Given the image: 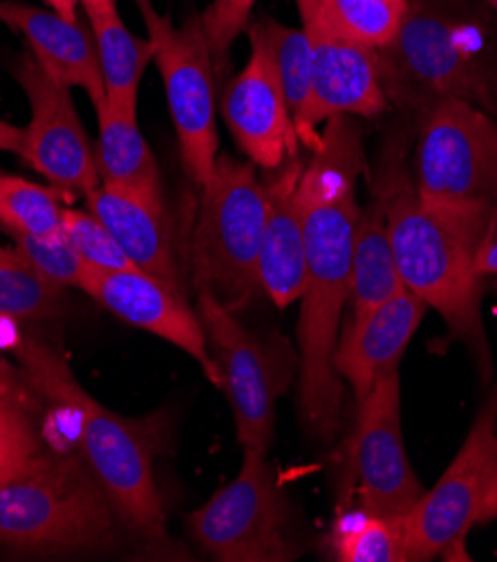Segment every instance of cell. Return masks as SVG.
<instances>
[{
    "instance_id": "6da1fadb",
    "label": "cell",
    "mask_w": 497,
    "mask_h": 562,
    "mask_svg": "<svg viewBox=\"0 0 497 562\" xmlns=\"http://www.w3.org/2000/svg\"><path fill=\"white\" fill-rule=\"evenodd\" d=\"M359 171V131L348 115L331 117L298 184L305 236L298 408L305 424L320 437L335 435L341 422L343 379L335 368V355L341 314L352 292V256L361 215Z\"/></svg>"
},
{
    "instance_id": "7a4b0ae2",
    "label": "cell",
    "mask_w": 497,
    "mask_h": 562,
    "mask_svg": "<svg viewBox=\"0 0 497 562\" xmlns=\"http://www.w3.org/2000/svg\"><path fill=\"white\" fill-rule=\"evenodd\" d=\"M388 161L376 182L402 283L439 312L451 331L488 368L477 251L493 204L426 202Z\"/></svg>"
},
{
    "instance_id": "3957f363",
    "label": "cell",
    "mask_w": 497,
    "mask_h": 562,
    "mask_svg": "<svg viewBox=\"0 0 497 562\" xmlns=\"http://www.w3.org/2000/svg\"><path fill=\"white\" fill-rule=\"evenodd\" d=\"M379 54L383 92L402 110L464 99L497 120V61L490 30L468 0H410L395 41Z\"/></svg>"
},
{
    "instance_id": "277c9868",
    "label": "cell",
    "mask_w": 497,
    "mask_h": 562,
    "mask_svg": "<svg viewBox=\"0 0 497 562\" xmlns=\"http://www.w3.org/2000/svg\"><path fill=\"white\" fill-rule=\"evenodd\" d=\"M19 357L34 387L75 413L79 451L122 520L148 540H163L166 516L153 462L159 448V419H128L101 406L77 383L61 357L25 341Z\"/></svg>"
},
{
    "instance_id": "5b68a950",
    "label": "cell",
    "mask_w": 497,
    "mask_h": 562,
    "mask_svg": "<svg viewBox=\"0 0 497 562\" xmlns=\"http://www.w3.org/2000/svg\"><path fill=\"white\" fill-rule=\"evenodd\" d=\"M120 516L83 458L47 448L0 484V544L23 553L75 555L117 544Z\"/></svg>"
},
{
    "instance_id": "8992f818",
    "label": "cell",
    "mask_w": 497,
    "mask_h": 562,
    "mask_svg": "<svg viewBox=\"0 0 497 562\" xmlns=\"http://www.w3.org/2000/svg\"><path fill=\"white\" fill-rule=\"evenodd\" d=\"M200 215L193 236L195 290H208L231 312L260 292V249L269 215V189L256 166L217 157L200 189Z\"/></svg>"
},
{
    "instance_id": "52a82bcc",
    "label": "cell",
    "mask_w": 497,
    "mask_h": 562,
    "mask_svg": "<svg viewBox=\"0 0 497 562\" xmlns=\"http://www.w3.org/2000/svg\"><path fill=\"white\" fill-rule=\"evenodd\" d=\"M287 525L285 493L260 448H245L238 475L187 518L197 547L225 562L294 560L298 549Z\"/></svg>"
},
{
    "instance_id": "ba28073f",
    "label": "cell",
    "mask_w": 497,
    "mask_h": 562,
    "mask_svg": "<svg viewBox=\"0 0 497 562\" xmlns=\"http://www.w3.org/2000/svg\"><path fill=\"white\" fill-rule=\"evenodd\" d=\"M135 3L155 49L153 61L163 79L184 171L202 189L217 159L213 54L202 16L193 14L182 27H176L150 0Z\"/></svg>"
},
{
    "instance_id": "9c48e42d",
    "label": "cell",
    "mask_w": 497,
    "mask_h": 562,
    "mask_svg": "<svg viewBox=\"0 0 497 562\" xmlns=\"http://www.w3.org/2000/svg\"><path fill=\"white\" fill-rule=\"evenodd\" d=\"M417 195L439 204L497 202V120L464 99L421 112Z\"/></svg>"
},
{
    "instance_id": "30bf717a",
    "label": "cell",
    "mask_w": 497,
    "mask_h": 562,
    "mask_svg": "<svg viewBox=\"0 0 497 562\" xmlns=\"http://www.w3.org/2000/svg\"><path fill=\"white\" fill-rule=\"evenodd\" d=\"M495 464L497 397H490L447 473L404 518L406 560L421 562L441 553L451 560L466 558L464 538L477 522L482 495Z\"/></svg>"
},
{
    "instance_id": "8fae6325",
    "label": "cell",
    "mask_w": 497,
    "mask_h": 562,
    "mask_svg": "<svg viewBox=\"0 0 497 562\" xmlns=\"http://www.w3.org/2000/svg\"><path fill=\"white\" fill-rule=\"evenodd\" d=\"M195 312L204 327L208 350L223 370V387L234 413L236 435L242 448H271L275 426V402L290 383L275 355L253 331H249L225 303L208 290H195Z\"/></svg>"
},
{
    "instance_id": "7c38bea8",
    "label": "cell",
    "mask_w": 497,
    "mask_h": 562,
    "mask_svg": "<svg viewBox=\"0 0 497 562\" xmlns=\"http://www.w3.org/2000/svg\"><path fill=\"white\" fill-rule=\"evenodd\" d=\"M14 79L30 101V124L25 126L23 159L52 187L70 195H88L101 180L94 164V148L83 131L70 88L54 79L36 56L23 54L14 66Z\"/></svg>"
},
{
    "instance_id": "4fadbf2b",
    "label": "cell",
    "mask_w": 497,
    "mask_h": 562,
    "mask_svg": "<svg viewBox=\"0 0 497 562\" xmlns=\"http://www.w3.org/2000/svg\"><path fill=\"white\" fill-rule=\"evenodd\" d=\"M354 469L361 509L376 516L404 522L426 493L404 448L399 368L381 374L359 402Z\"/></svg>"
},
{
    "instance_id": "5bb4252c",
    "label": "cell",
    "mask_w": 497,
    "mask_h": 562,
    "mask_svg": "<svg viewBox=\"0 0 497 562\" xmlns=\"http://www.w3.org/2000/svg\"><path fill=\"white\" fill-rule=\"evenodd\" d=\"M312 49L314 117L320 124L331 117H374L388 105L383 92L379 54L350 41L331 25L323 0H296Z\"/></svg>"
},
{
    "instance_id": "9a60e30c",
    "label": "cell",
    "mask_w": 497,
    "mask_h": 562,
    "mask_svg": "<svg viewBox=\"0 0 497 562\" xmlns=\"http://www.w3.org/2000/svg\"><path fill=\"white\" fill-rule=\"evenodd\" d=\"M81 290L122 321L159 336L193 357L206 379L223 387V370L208 350L204 327L197 312L191 310L187 294L163 285L161 280L137 267L120 271L88 269Z\"/></svg>"
},
{
    "instance_id": "2e32d148",
    "label": "cell",
    "mask_w": 497,
    "mask_h": 562,
    "mask_svg": "<svg viewBox=\"0 0 497 562\" xmlns=\"http://www.w3.org/2000/svg\"><path fill=\"white\" fill-rule=\"evenodd\" d=\"M251 56L223 99L225 122L253 166L275 171L294 159L301 146L292 112L275 70L271 47L249 32Z\"/></svg>"
},
{
    "instance_id": "e0dca14e",
    "label": "cell",
    "mask_w": 497,
    "mask_h": 562,
    "mask_svg": "<svg viewBox=\"0 0 497 562\" xmlns=\"http://www.w3.org/2000/svg\"><path fill=\"white\" fill-rule=\"evenodd\" d=\"M426 314V303L406 288L370 312L348 321L335 355V368L357 400H365L376 379L397 370Z\"/></svg>"
},
{
    "instance_id": "ac0fdd59",
    "label": "cell",
    "mask_w": 497,
    "mask_h": 562,
    "mask_svg": "<svg viewBox=\"0 0 497 562\" xmlns=\"http://www.w3.org/2000/svg\"><path fill=\"white\" fill-rule=\"evenodd\" d=\"M0 23L23 34L36 61L68 88L88 92L94 110L105 103V88L92 30L21 0H0Z\"/></svg>"
},
{
    "instance_id": "d6986e66",
    "label": "cell",
    "mask_w": 497,
    "mask_h": 562,
    "mask_svg": "<svg viewBox=\"0 0 497 562\" xmlns=\"http://www.w3.org/2000/svg\"><path fill=\"white\" fill-rule=\"evenodd\" d=\"M303 164L285 161L281 176L269 189V215L260 249V290L275 307H290L305 285V236H303Z\"/></svg>"
},
{
    "instance_id": "ffe728a7",
    "label": "cell",
    "mask_w": 497,
    "mask_h": 562,
    "mask_svg": "<svg viewBox=\"0 0 497 562\" xmlns=\"http://www.w3.org/2000/svg\"><path fill=\"white\" fill-rule=\"evenodd\" d=\"M86 200L88 211L115 236L133 267L184 294L163 206L135 191L110 184H99Z\"/></svg>"
},
{
    "instance_id": "44dd1931",
    "label": "cell",
    "mask_w": 497,
    "mask_h": 562,
    "mask_svg": "<svg viewBox=\"0 0 497 562\" xmlns=\"http://www.w3.org/2000/svg\"><path fill=\"white\" fill-rule=\"evenodd\" d=\"M99 139L94 164L101 184L122 187L163 206L155 155L137 126V112L105 101L97 110Z\"/></svg>"
},
{
    "instance_id": "7402d4cb",
    "label": "cell",
    "mask_w": 497,
    "mask_h": 562,
    "mask_svg": "<svg viewBox=\"0 0 497 562\" xmlns=\"http://www.w3.org/2000/svg\"><path fill=\"white\" fill-rule=\"evenodd\" d=\"M81 8L94 36L105 101L137 112L142 79L155 56L150 38H139L126 27L117 0H81Z\"/></svg>"
},
{
    "instance_id": "603a6c76",
    "label": "cell",
    "mask_w": 497,
    "mask_h": 562,
    "mask_svg": "<svg viewBox=\"0 0 497 562\" xmlns=\"http://www.w3.org/2000/svg\"><path fill=\"white\" fill-rule=\"evenodd\" d=\"M404 290L402 276L397 271L391 236L388 217H385V204L381 193L374 189V195L365 209H361L354 256H352V292H350V318L361 316L395 296Z\"/></svg>"
},
{
    "instance_id": "cb8c5ba5",
    "label": "cell",
    "mask_w": 497,
    "mask_h": 562,
    "mask_svg": "<svg viewBox=\"0 0 497 562\" xmlns=\"http://www.w3.org/2000/svg\"><path fill=\"white\" fill-rule=\"evenodd\" d=\"M264 38L271 47L275 70L292 112L298 139L307 148L320 146V131L314 117V81H312V49L303 30L285 27L273 19H260L247 27Z\"/></svg>"
},
{
    "instance_id": "d4e9b609",
    "label": "cell",
    "mask_w": 497,
    "mask_h": 562,
    "mask_svg": "<svg viewBox=\"0 0 497 562\" xmlns=\"http://www.w3.org/2000/svg\"><path fill=\"white\" fill-rule=\"evenodd\" d=\"M327 544L341 562H406L404 522L361 507L337 518Z\"/></svg>"
},
{
    "instance_id": "484cf974",
    "label": "cell",
    "mask_w": 497,
    "mask_h": 562,
    "mask_svg": "<svg viewBox=\"0 0 497 562\" xmlns=\"http://www.w3.org/2000/svg\"><path fill=\"white\" fill-rule=\"evenodd\" d=\"M68 198L72 195L57 187L0 176V224L14 236H54L64 232Z\"/></svg>"
},
{
    "instance_id": "4316f807",
    "label": "cell",
    "mask_w": 497,
    "mask_h": 562,
    "mask_svg": "<svg viewBox=\"0 0 497 562\" xmlns=\"http://www.w3.org/2000/svg\"><path fill=\"white\" fill-rule=\"evenodd\" d=\"M408 8L410 0H323L331 25L376 52L395 41Z\"/></svg>"
},
{
    "instance_id": "83f0119b",
    "label": "cell",
    "mask_w": 497,
    "mask_h": 562,
    "mask_svg": "<svg viewBox=\"0 0 497 562\" xmlns=\"http://www.w3.org/2000/svg\"><path fill=\"white\" fill-rule=\"evenodd\" d=\"M66 288L38 273L25 260L0 267V316L41 321L61 314Z\"/></svg>"
},
{
    "instance_id": "f1b7e54d",
    "label": "cell",
    "mask_w": 497,
    "mask_h": 562,
    "mask_svg": "<svg viewBox=\"0 0 497 562\" xmlns=\"http://www.w3.org/2000/svg\"><path fill=\"white\" fill-rule=\"evenodd\" d=\"M41 451L43 441L23 390H0V484L21 473Z\"/></svg>"
},
{
    "instance_id": "f546056e",
    "label": "cell",
    "mask_w": 497,
    "mask_h": 562,
    "mask_svg": "<svg viewBox=\"0 0 497 562\" xmlns=\"http://www.w3.org/2000/svg\"><path fill=\"white\" fill-rule=\"evenodd\" d=\"M16 251L30 267L61 288H83L90 267L81 260L66 232L54 236H16Z\"/></svg>"
},
{
    "instance_id": "4dcf8cb0",
    "label": "cell",
    "mask_w": 497,
    "mask_h": 562,
    "mask_svg": "<svg viewBox=\"0 0 497 562\" xmlns=\"http://www.w3.org/2000/svg\"><path fill=\"white\" fill-rule=\"evenodd\" d=\"M64 232L81 260L97 271H120L133 267L115 236L90 213L79 209L64 211Z\"/></svg>"
},
{
    "instance_id": "1f68e13d",
    "label": "cell",
    "mask_w": 497,
    "mask_h": 562,
    "mask_svg": "<svg viewBox=\"0 0 497 562\" xmlns=\"http://www.w3.org/2000/svg\"><path fill=\"white\" fill-rule=\"evenodd\" d=\"M256 0H213L202 14V25L213 54V64H223L236 38L249 27Z\"/></svg>"
},
{
    "instance_id": "d6a6232c",
    "label": "cell",
    "mask_w": 497,
    "mask_h": 562,
    "mask_svg": "<svg viewBox=\"0 0 497 562\" xmlns=\"http://www.w3.org/2000/svg\"><path fill=\"white\" fill-rule=\"evenodd\" d=\"M475 267L479 276H497V202L493 204L490 215L486 220Z\"/></svg>"
},
{
    "instance_id": "836d02e7",
    "label": "cell",
    "mask_w": 497,
    "mask_h": 562,
    "mask_svg": "<svg viewBox=\"0 0 497 562\" xmlns=\"http://www.w3.org/2000/svg\"><path fill=\"white\" fill-rule=\"evenodd\" d=\"M497 518V464L490 471V477L486 482L484 495H482V504H479V514H477V522L475 525H488Z\"/></svg>"
},
{
    "instance_id": "e575fe53",
    "label": "cell",
    "mask_w": 497,
    "mask_h": 562,
    "mask_svg": "<svg viewBox=\"0 0 497 562\" xmlns=\"http://www.w3.org/2000/svg\"><path fill=\"white\" fill-rule=\"evenodd\" d=\"M0 150L23 157L25 153V128H19L5 120H0Z\"/></svg>"
},
{
    "instance_id": "d590c367",
    "label": "cell",
    "mask_w": 497,
    "mask_h": 562,
    "mask_svg": "<svg viewBox=\"0 0 497 562\" xmlns=\"http://www.w3.org/2000/svg\"><path fill=\"white\" fill-rule=\"evenodd\" d=\"M45 3L52 8V12H57L59 16L68 21H79L77 10L81 5V0H45Z\"/></svg>"
},
{
    "instance_id": "8d00e7d4",
    "label": "cell",
    "mask_w": 497,
    "mask_h": 562,
    "mask_svg": "<svg viewBox=\"0 0 497 562\" xmlns=\"http://www.w3.org/2000/svg\"><path fill=\"white\" fill-rule=\"evenodd\" d=\"M0 390H23L16 370L3 359H0Z\"/></svg>"
},
{
    "instance_id": "74e56055",
    "label": "cell",
    "mask_w": 497,
    "mask_h": 562,
    "mask_svg": "<svg viewBox=\"0 0 497 562\" xmlns=\"http://www.w3.org/2000/svg\"><path fill=\"white\" fill-rule=\"evenodd\" d=\"M19 260H23V258L19 256V251H16V249H5V247H0V267H3V265H12V262H19Z\"/></svg>"
},
{
    "instance_id": "f35d334b",
    "label": "cell",
    "mask_w": 497,
    "mask_h": 562,
    "mask_svg": "<svg viewBox=\"0 0 497 562\" xmlns=\"http://www.w3.org/2000/svg\"><path fill=\"white\" fill-rule=\"evenodd\" d=\"M484 3L495 12V16H497V0H484Z\"/></svg>"
}]
</instances>
